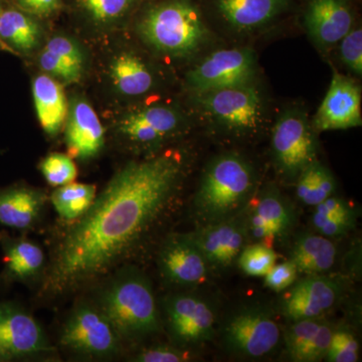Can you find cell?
Returning <instances> with one entry per match:
<instances>
[{
    "label": "cell",
    "instance_id": "cell-26",
    "mask_svg": "<svg viewBox=\"0 0 362 362\" xmlns=\"http://www.w3.org/2000/svg\"><path fill=\"white\" fill-rule=\"evenodd\" d=\"M40 30L32 18L16 9L0 11V39L21 52H30L39 45Z\"/></svg>",
    "mask_w": 362,
    "mask_h": 362
},
{
    "label": "cell",
    "instance_id": "cell-39",
    "mask_svg": "<svg viewBox=\"0 0 362 362\" xmlns=\"http://www.w3.org/2000/svg\"><path fill=\"white\" fill-rule=\"evenodd\" d=\"M40 66L47 75L54 78H59L66 83L78 82V78L73 75V73L62 62H59L54 54L44 49L40 52Z\"/></svg>",
    "mask_w": 362,
    "mask_h": 362
},
{
    "label": "cell",
    "instance_id": "cell-20",
    "mask_svg": "<svg viewBox=\"0 0 362 362\" xmlns=\"http://www.w3.org/2000/svg\"><path fill=\"white\" fill-rule=\"evenodd\" d=\"M35 112L42 129L49 135L61 131L68 115V104L63 87L51 76H37L33 83Z\"/></svg>",
    "mask_w": 362,
    "mask_h": 362
},
{
    "label": "cell",
    "instance_id": "cell-14",
    "mask_svg": "<svg viewBox=\"0 0 362 362\" xmlns=\"http://www.w3.org/2000/svg\"><path fill=\"white\" fill-rule=\"evenodd\" d=\"M159 266L164 277L181 286L201 284L206 280L209 267L188 235L173 238L164 245L159 255Z\"/></svg>",
    "mask_w": 362,
    "mask_h": 362
},
{
    "label": "cell",
    "instance_id": "cell-4",
    "mask_svg": "<svg viewBox=\"0 0 362 362\" xmlns=\"http://www.w3.org/2000/svg\"><path fill=\"white\" fill-rule=\"evenodd\" d=\"M102 312L123 337H146L159 329V314L151 286L140 275L117 281L105 293Z\"/></svg>",
    "mask_w": 362,
    "mask_h": 362
},
{
    "label": "cell",
    "instance_id": "cell-29",
    "mask_svg": "<svg viewBox=\"0 0 362 362\" xmlns=\"http://www.w3.org/2000/svg\"><path fill=\"white\" fill-rule=\"evenodd\" d=\"M277 261V255L271 247L257 243L240 252L238 262L240 269L252 277H264Z\"/></svg>",
    "mask_w": 362,
    "mask_h": 362
},
{
    "label": "cell",
    "instance_id": "cell-2",
    "mask_svg": "<svg viewBox=\"0 0 362 362\" xmlns=\"http://www.w3.org/2000/svg\"><path fill=\"white\" fill-rule=\"evenodd\" d=\"M256 178L251 164L237 154H223L207 166L194 199L204 226L235 218L249 204Z\"/></svg>",
    "mask_w": 362,
    "mask_h": 362
},
{
    "label": "cell",
    "instance_id": "cell-23",
    "mask_svg": "<svg viewBox=\"0 0 362 362\" xmlns=\"http://www.w3.org/2000/svg\"><path fill=\"white\" fill-rule=\"evenodd\" d=\"M337 250L328 238L305 233L292 247L290 259L298 272L310 275L329 271L337 259Z\"/></svg>",
    "mask_w": 362,
    "mask_h": 362
},
{
    "label": "cell",
    "instance_id": "cell-9",
    "mask_svg": "<svg viewBox=\"0 0 362 362\" xmlns=\"http://www.w3.org/2000/svg\"><path fill=\"white\" fill-rule=\"evenodd\" d=\"M61 342L81 354L107 356L118 349L119 334L103 312L81 307L66 322Z\"/></svg>",
    "mask_w": 362,
    "mask_h": 362
},
{
    "label": "cell",
    "instance_id": "cell-15",
    "mask_svg": "<svg viewBox=\"0 0 362 362\" xmlns=\"http://www.w3.org/2000/svg\"><path fill=\"white\" fill-rule=\"evenodd\" d=\"M304 23L316 44H337L352 28L354 16L349 0H310Z\"/></svg>",
    "mask_w": 362,
    "mask_h": 362
},
{
    "label": "cell",
    "instance_id": "cell-8",
    "mask_svg": "<svg viewBox=\"0 0 362 362\" xmlns=\"http://www.w3.org/2000/svg\"><path fill=\"white\" fill-rule=\"evenodd\" d=\"M256 74L252 49H228L213 52L187 74V83L197 93L251 84Z\"/></svg>",
    "mask_w": 362,
    "mask_h": 362
},
{
    "label": "cell",
    "instance_id": "cell-3",
    "mask_svg": "<svg viewBox=\"0 0 362 362\" xmlns=\"http://www.w3.org/2000/svg\"><path fill=\"white\" fill-rule=\"evenodd\" d=\"M139 32L147 44L171 57L194 54L207 37L201 13L189 0H170L150 9Z\"/></svg>",
    "mask_w": 362,
    "mask_h": 362
},
{
    "label": "cell",
    "instance_id": "cell-35",
    "mask_svg": "<svg viewBox=\"0 0 362 362\" xmlns=\"http://www.w3.org/2000/svg\"><path fill=\"white\" fill-rule=\"evenodd\" d=\"M332 326L327 322L321 324L320 328L316 334L312 337L310 341L300 350L293 361L298 362H314L325 358L328 349H329L331 337L333 334Z\"/></svg>",
    "mask_w": 362,
    "mask_h": 362
},
{
    "label": "cell",
    "instance_id": "cell-13",
    "mask_svg": "<svg viewBox=\"0 0 362 362\" xmlns=\"http://www.w3.org/2000/svg\"><path fill=\"white\" fill-rule=\"evenodd\" d=\"M47 349L39 324L25 311L0 303V358L28 356Z\"/></svg>",
    "mask_w": 362,
    "mask_h": 362
},
{
    "label": "cell",
    "instance_id": "cell-21",
    "mask_svg": "<svg viewBox=\"0 0 362 362\" xmlns=\"http://www.w3.org/2000/svg\"><path fill=\"white\" fill-rule=\"evenodd\" d=\"M44 204V194L30 188L0 190V223L16 230H28L39 218Z\"/></svg>",
    "mask_w": 362,
    "mask_h": 362
},
{
    "label": "cell",
    "instance_id": "cell-5",
    "mask_svg": "<svg viewBox=\"0 0 362 362\" xmlns=\"http://www.w3.org/2000/svg\"><path fill=\"white\" fill-rule=\"evenodd\" d=\"M197 101L214 122L238 134L257 129L263 120V102L251 84L197 93Z\"/></svg>",
    "mask_w": 362,
    "mask_h": 362
},
{
    "label": "cell",
    "instance_id": "cell-31",
    "mask_svg": "<svg viewBox=\"0 0 362 362\" xmlns=\"http://www.w3.org/2000/svg\"><path fill=\"white\" fill-rule=\"evenodd\" d=\"M93 21L108 23L122 18L135 0H78Z\"/></svg>",
    "mask_w": 362,
    "mask_h": 362
},
{
    "label": "cell",
    "instance_id": "cell-30",
    "mask_svg": "<svg viewBox=\"0 0 362 362\" xmlns=\"http://www.w3.org/2000/svg\"><path fill=\"white\" fill-rule=\"evenodd\" d=\"M45 180L52 187H63L77 178L78 170L70 156L62 153H52L45 157L40 164Z\"/></svg>",
    "mask_w": 362,
    "mask_h": 362
},
{
    "label": "cell",
    "instance_id": "cell-19",
    "mask_svg": "<svg viewBox=\"0 0 362 362\" xmlns=\"http://www.w3.org/2000/svg\"><path fill=\"white\" fill-rule=\"evenodd\" d=\"M180 125V116L173 109L152 106L124 117L119 124V131L130 141L149 145L160 142L173 134Z\"/></svg>",
    "mask_w": 362,
    "mask_h": 362
},
{
    "label": "cell",
    "instance_id": "cell-37",
    "mask_svg": "<svg viewBox=\"0 0 362 362\" xmlns=\"http://www.w3.org/2000/svg\"><path fill=\"white\" fill-rule=\"evenodd\" d=\"M298 270L291 261L274 265L265 277L266 286L276 292L284 291L296 281Z\"/></svg>",
    "mask_w": 362,
    "mask_h": 362
},
{
    "label": "cell",
    "instance_id": "cell-7",
    "mask_svg": "<svg viewBox=\"0 0 362 362\" xmlns=\"http://www.w3.org/2000/svg\"><path fill=\"white\" fill-rule=\"evenodd\" d=\"M274 160L282 175L296 180L307 165L316 160V142L308 121L300 112H285L272 135Z\"/></svg>",
    "mask_w": 362,
    "mask_h": 362
},
{
    "label": "cell",
    "instance_id": "cell-36",
    "mask_svg": "<svg viewBox=\"0 0 362 362\" xmlns=\"http://www.w3.org/2000/svg\"><path fill=\"white\" fill-rule=\"evenodd\" d=\"M340 54L343 63L356 75L362 74V30H351L340 40Z\"/></svg>",
    "mask_w": 362,
    "mask_h": 362
},
{
    "label": "cell",
    "instance_id": "cell-25",
    "mask_svg": "<svg viewBox=\"0 0 362 362\" xmlns=\"http://www.w3.org/2000/svg\"><path fill=\"white\" fill-rule=\"evenodd\" d=\"M2 238L4 262L9 276L20 280L35 276L45 263L42 250L28 240Z\"/></svg>",
    "mask_w": 362,
    "mask_h": 362
},
{
    "label": "cell",
    "instance_id": "cell-32",
    "mask_svg": "<svg viewBox=\"0 0 362 362\" xmlns=\"http://www.w3.org/2000/svg\"><path fill=\"white\" fill-rule=\"evenodd\" d=\"M45 49L54 54L59 62L64 64L80 80L82 75L84 57L78 45L73 40L64 37H54L47 42Z\"/></svg>",
    "mask_w": 362,
    "mask_h": 362
},
{
    "label": "cell",
    "instance_id": "cell-10",
    "mask_svg": "<svg viewBox=\"0 0 362 362\" xmlns=\"http://www.w3.org/2000/svg\"><path fill=\"white\" fill-rule=\"evenodd\" d=\"M361 88L335 71L329 89L314 117L316 131L349 129L361 125Z\"/></svg>",
    "mask_w": 362,
    "mask_h": 362
},
{
    "label": "cell",
    "instance_id": "cell-11",
    "mask_svg": "<svg viewBox=\"0 0 362 362\" xmlns=\"http://www.w3.org/2000/svg\"><path fill=\"white\" fill-rule=\"evenodd\" d=\"M165 310L171 334L181 344H199L213 337L216 317L201 298L189 295L169 298Z\"/></svg>",
    "mask_w": 362,
    "mask_h": 362
},
{
    "label": "cell",
    "instance_id": "cell-27",
    "mask_svg": "<svg viewBox=\"0 0 362 362\" xmlns=\"http://www.w3.org/2000/svg\"><path fill=\"white\" fill-rule=\"evenodd\" d=\"M298 199L309 206H316L335 192V180L329 169L313 161L296 178Z\"/></svg>",
    "mask_w": 362,
    "mask_h": 362
},
{
    "label": "cell",
    "instance_id": "cell-16",
    "mask_svg": "<svg viewBox=\"0 0 362 362\" xmlns=\"http://www.w3.org/2000/svg\"><path fill=\"white\" fill-rule=\"evenodd\" d=\"M340 289L324 278H308L298 282L288 293L282 310L292 321L318 318L337 303Z\"/></svg>",
    "mask_w": 362,
    "mask_h": 362
},
{
    "label": "cell",
    "instance_id": "cell-34",
    "mask_svg": "<svg viewBox=\"0 0 362 362\" xmlns=\"http://www.w3.org/2000/svg\"><path fill=\"white\" fill-rule=\"evenodd\" d=\"M358 351V341L349 331L334 330L325 358L330 362H356Z\"/></svg>",
    "mask_w": 362,
    "mask_h": 362
},
{
    "label": "cell",
    "instance_id": "cell-22",
    "mask_svg": "<svg viewBox=\"0 0 362 362\" xmlns=\"http://www.w3.org/2000/svg\"><path fill=\"white\" fill-rule=\"evenodd\" d=\"M287 0H218L225 20L240 30L265 25L284 9Z\"/></svg>",
    "mask_w": 362,
    "mask_h": 362
},
{
    "label": "cell",
    "instance_id": "cell-18",
    "mask_svg": "<svg viewBox=\"0 0 362 362\" xmlns=\"http://www.w3.org/2000/svg\"><path fill=\"white\" fill-rule=\"evenodd\" d=\"M66 120V142L71 156H96L104 145V128L93 107L78 100L71 104Z\"/></svg>",
    "mask_w": 362,
    "mask_h": 362
},
{
    "label": "cell",
    "instance_id": "cell-41",
    "mask_svg": "<svg viewBox=\"0 0 362 362\" xmlns=\"http://www.w3.org/2000/svg\"><path fill=\"white\" fill-rule=\"evenodd\" d=\"M0 359H1V358H0Z\"/></svg>",
    "mask_w": 362,
    "mask_h": 362
},
{
    "label": "cell",
    "instance_id": "cell-12",
    "mask_svg": "<svg viewBox=\"0 0 362 362\" xmlns=\"http://www.w3.org/2000/svg\"><path fill=\"white\" fill-rule=\"evenodd\" d=\"M246 223L238 218L218 221L202 226L188 237L199 247L211 267L223 268L232 265L245 247Z\"/></svg>",
    "mask_w": 362,
    "mask_h": 362
},
{
    "label": "cell",
    "instance_id": "cell-6",
    "mask_svg": "<svg viewBox=\"0 0 362 362\" xmlns=\"http://www.w3.org/2000/svg\"><path fill=\"white\" fill-rule=\"evenodd\" d=\"M226 349L237 356L259 358L278 346L281 330L270 313L259 307H247L233 314L223 331Z\"/></svg>",
    "mask_w": 362,
    "mask_h": 362
},
{
    "label": "cell",
    "instance_id": "cell-38",
    "mask_svg": "<svg viewBox=\"0 0 362 362\" xmlns=\"http://www.w3.org/2000/svg\"><path fill=\"white\" fill-rule=\"evenodd\" d=\"M139 362H181L189 361V356L180 349L169 346H156L144 350L135 359Z\"/></svg>",
    "mask_w": 362,
    "mask_h": 362
},
{
    "label": "cell",
    "instance_id": "cell-24",
    "mask_svg": "<svg viewBox=\"0 0 362 362\" xmlns=\"http://www.w3.org/2000/svg\"><path fill=\"white\" fill-rule=\"evenodd\" d=\"M112 82L126 96H140L151 89L153 77L139 57L123 52L114 58L110 66Z\"/></svg>",
    "mask_w": 362,
    "mask_h": 362
},
{
    "label": "cell",
    "instance_id": "cell-28",
    "mask_svg": "<svg viewBox=\"0 0 362 362\" xmlns=\"http://www.w3.org/2000/svg\"><path fill=\"white\" fill-rule=\"evenodd\" d=\"M96 197V187L85 183H74L59 187L52 194L57 213L65 220H77L89 209Z\"/></svg>",
    "mask_w": 362,
    "mask_h": 362
},
{
    "label": "cell",
    "instance_id": "cell-1",
    "mask_svg": "<svg viewBox=\"0 0 362 362\" xmlns=\"http://www.w3.org/2000/svg\"><path fill=\"white\" fill-rule=\"evenodd\" d=\"M182 173V159L175 153L124 166L66 230L47 289L68 291L129 256L170 206Z\"/></svg>",
    "mask_w": 362,
    "mask_h": 362
},
{
    "label": "cell",
    "instance_id": "cell-17",
    "mask_svg": "<svg viewBox=\"0 0 362 362\" xmlns=\"http://www.w3.org/2000/svg\"><path fill=\"white\" fill-rule=\"evenodd\" d=\"M294 214L291 206L276 190H268L247 216V232L257 243L271 247L291 228Z\"/></svg>",
    "mask_w": 362,
    "mask_h": 362
},
{
    "label": "cell",
    "instance_id": "cell-33",
    "mask_svg": "<svg viewBox=\"0 0 362 362\" xmlns=\"http://www.w3.org/2000/svg\"><path fill=\"white\" fill-rule=\"evenodd\" d=\"M293 322L294 323L288 328L285 334L286 349L292 361L298 352L316 334L323 321L319 320V318H313L302 319Z\"/></svg>",
    "mask_w": 362,
    "mask_h": 362
},
{
    "label": "cell",
    "instance_id": "cell-40",
    "mask_svg": "<svg viewBox=\"0 0 362 362\" xmlns=\"http://www.w3.org/2000/svg\"><path fill=\"white\" fill-rule=\"evenodd\" d=\"M21 6L37 16H49L58 11L61 1L59 0H18Z\"/></svg>",
    "mask_w": 362,
    "mask_h": 362
}]
</instances>
